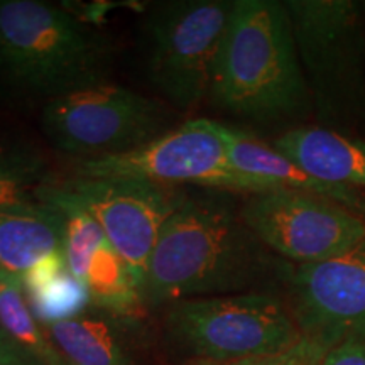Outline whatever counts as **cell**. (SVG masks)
Instances as JSON below:
<instances>
[{
  "label": "cell",
  "mask_w": 365,
  "mask_h": 365,
  "mask_svg": "<svg viewBox=\"0 0 365 365\" xmlns=\"http://www.w3.org/2000/svg\"><path fill=\"white\" fill-rule=\"evenodd\" d=\"M225 191H186L150 254L140 298L144 307L237 294L266 274L264 245Z\"/></svg>",
  "instance_id": "cell-1"
},
{
  "label": "cell",
  "mask_w": 365,
  "mask_h": 365,
  "mask_svg": "<svg viewBox=\"0 0 365 365\" xmlns=\"http://www.w3.org/2000/svg\"><path fill=\"white\" fill-rule=\"evenodd\" d=\"M208 100L254 122L294 120L313 110L284 2L235 0Z\"/></svg>",
  "instance_id": "cell-2"
},
{
  "label": "cell",
  "mask_w": 365,
  "mask_h": 365,
  "mask_svg": "<svg viewBox=\"0 0 365 365\" xmlns=\"http://www.w3.org/2000/svg\"><path fill=\"white\" fill-rule=\"evenodd\" d=\"M113 46L66 9L41 0H0V83L54 100L108 81Z\"/></svg>",
  "instance_id": "cell-3"
},
{
  "label": "cell",
  "mask_w": 365,
  "mask_h": 365,
  "mask_svg": "<svg viewBox=\"0 0 365 365\" xmlns=\"http://www.w3.org/2000/svg\"><path fill=\"white\" fill-rule=\"evenodd\" d=\"M298 56L319 127L365 125V26L354 0H287Z\"/></svg>",
  "instance_id": "cell-4"
},
{
  "label": "cell",
  "mask_w": 365,
  "mask_h": 365,
  "mask_svg": "<svg viewBox=\"0 0 365 365\" xmlns=\"http://www.w3.org/2000/svg\"><path fill=\"white\" fill-rule=\"evenodd\" d=\"M164 340L186 362H237L289 352L303 341L287 303L269 293L178 301L164 314Z\"/></svg>",
  "instance_id": "cell-5"
},
{
  "label": "cell",
  "mask_w": 365,
  "mask_h": 365,
  "mask_svg": "<svg viewBox=\"0 0 365 365\" xmlns=\"http://www.w3.org/2000/svg\"><path fill=\"white\" fill-rule=\"evenodd\" d=\"M234 2L171 0L143 22L145 73L168 103L191 112L208 98L213 66Z\"/></svg>",
  "instance_id": "cell-6"
},
{
  "label": "cell",
  "mask_w": 365,
  "mask_h": 365,
  "mask_svg": "<svg viewBox=\"0 0 365 365\" xmlns=\"http://www.w3.org/2000/svg\"><path fill=\"white\" fill-rule=\"evenodd\" d=\"M171 120L164 103L108 81L49 100L41 115L53 148L78 161L144 148L170 132Z\"/></svg>",
  "instance_id": "cell-7"
},
{
  "label": "cell",
  "mask_w": 365,
  "mask_h": 365,
  "mask_svg": "<svg viewBox=\"0 0 365 365\" xmlns=\"http://www.w3.org/2000/svg\"><path fill=\"white\" fill-rule=\"evenodd\" d=\"M73 173L81 178H122L225 193L255 195L277 190L235 170L220 124L208 118L185 122L132 153L76 161Z\"/></svg>",
  "instance_id": "cell-8"
},
{
  "label": "cell",
  "mask_w": 365,
  "mask_h": 365,
  "mask_svg": "<svg viewBox=\"0 0 365 365\" xmlns=\"http://www.w3.org/2000/svg\"><path fill=\"white\" fill-rule=\"evenodd\" d=\"M186 190L122 178H81L54 181L39 191L38 202L56 198L83 210L110 240L143 287L150 254Z\"/></svg>",
  "instance_id": "cell-9"
},
{
  "label": "cell",
  "mask_w": 365,
  "mask_h": 365,
  "mask_svg": "<svg viewBox=\"0 0 365 365\" xmlns=\"http://www.w3.org/2000/svg\"><path fill=\"white\" fill-rule=\"evenodd\" d=\"M240 217L264 247L296 266L331 261L365 239V218L286 188L247 195Z\"/></svg>",
  "instance_id": "cell-10"
},
{
  "label": "cell",
  "mask_w": 365,
  "mask_h": 365,
  "mask_svg": "<svg viewBox=\"0 0 365 365\" xmlns=\"http://www.w3.org/2000/svg\"><path fill=\"white\" fill-rule=\"evenodd\" d=\"M282 277L304 340L323 350L365 340V239L331 261L286 266Z\"/></svg>",
  "instance_id": "cell-11"
},
{
  "label": "cell",
  "mask_w": 365,
  "mask_h": 365,
  "mask_svg": "<svg viewBox=\"0 0 365 365\" xmlns=\"http://www.w3.org/2000/svg\"><path fill=\"white\" fill-rule=\"evenodd\" d=\"M41 203L56 207L65 217V252L68 269L85 282L95 307L113 317L140 318L144 303L130 267L83 210L56 198Z\"/></svg>",
  "instance_id": "cell-12"
},
{
  "label": "cell",
  "mask_w": 365,
  "mask_h": 365,
  "mask_svg": "<svg viewBox=\"0 0 365 365\" xmlns=\"http://www.w3.org/2000/svg\"><path fill=\"white\" fill-rule=\"evenodd\" d=\"M228 158L235 170L255 180L266 181L274 188H286L330 200L355 215L365 218V193L349 186L322 181L309 175L274 145L262 143L247 132L220 124Z\"/></svg>",
  "instance_id": "cell-13"
},
{
  "label": "cell",
  "mask_w": 365,
  "mask_h": 365,
  "mask_svg": "<svg viewBox=\"0 0 365 365\" xmlns=\"http://www.w3.org/2000/svg\"><path fill=\"white\" fill-rule=\"evenodd\" d=\"M272 145L318 180L365 190L364 140L318 125L287 130Z\"/></svg>",
  "instance_id": "cell-14"
},
{
  "label": "cell",
  "mask_w": 365,
  "mask_h": 365,
  "mask_svg": "<svg viewBox=\"0 0 365 365\" xmlns=\"http://www.w3.org/2000/svg\"><path fill=\"white\" fill-rule=\"evenodd\" d=\"M65 249V217L49 203L0 210V272L24 276L46 255Z\"/></svg>",
  "instance_id": "cell-15"
},
{
  "label": "cell",
  "mask_w": 365,
  "mask_h": 365,
  "mask_svg": "<svg viewBox=\"0 0 365 365\" xmlns=\"http://www.w3.org/2000/svg\"><path fill=\"white\" fill-rule=\"evenodd\" d=\"M22 282L27 304L41 327L78 318L91 304L88 287L68 269L63 250L36 262Z\"/></svg>",
  "instance_id": "cell-16"
},
{
  "label": "cell",
  "mask_w": 365,
  "mask_h": 365,
  "mask_svg": "<svg viewBox=\"0 0 365 365\" xmlns=\"http://www.w3.org/2000/svg\"><path fill=\"white\" fill-rule=\"evenodd\" d=\"M43 328L68 365H135L103 319L81 314Z\"/></svg>",
  "instance_id": "cell-17"
},
{
  "label": "cell",
  "mask_w": 365,
  "mask_h": 365,
  "mask_svg": "<svg viewBox=\"0 0 365 365\" xmlns=\"http://www.w3.org/2000/svg\"><path fill=\"white\" fill-rule=\"evenodd\" d=\"M54 181L51 164L36 145L0 137V210L38 203L39 191Z\"/></svg>",
  "instance_id": "cell-18"
},
{
  "label": "cell",
  "mask_w": 365,
  "mask_h": 365,
  "mask_svg": "<svg viewBox=\"0 0 365 365\" xmlns=\"http://www.w3.org/2000/svg\"><path fill=\"white\" fill-rule=\"evenodd\" d=\"M0 327L46 365H68L27 304L21 276L0 272Z\"/></svg>",
  "instance_id": "cell-19"
},
{
  "label": "cell",
  "mask_w": 365,
  "mask_h": 365,
  "mask_svg": "<svg viewBox=\"0 0 365 365\" xmlns=\"http://www.w3.org/2000/svg\"><path fill=\"white\" fill-rule=\"evenodd\" d=\"M323 355L325 350L303 339L289 352L269 355V357L237 360V362H185L182 365H323Z\"/></svg>",
  "instance_id": "cell-20"
},
{
  "label": "cell",
  "mask_w": 365,
  "mask_h": 365,
  "mask_svg": "<svg viewBox=\"0 0 365 365\" xmlns=\"http://www.w3.org/2000/svg\"><path fill=\"white\" fill-rule=\"evenodd\" d=\"M0 365H46L0 327Z\"/></svg>",
  "instance_id": "cell-21"
},
{
  "label": "cell",
  "mask_w": 365,
  "mask_h": 365,
  "mask_svg": "<svg viewBox=\"0 0 365 365\" xmlns=\"http://www.w3.org/2000/svg\"><path fill=\"white\" fill-rule=\"evenodd\" d=\"M323 365H365V340L344 341L325 350Z\"/></svg>",
  "instance_id": "cell-22"
},
{
  "label": "cell",
  "mask_w": 365,
  "mask_h": 365,
  "mask_svg": "<svg viewBox=\"0 0 365 365\" xmlns=\"http://www.w3.org/2000/svg\"><path fill=\"white\" fill-rule=\"evenodd\" d=\"M360 11H362V16H364V26H365V0H364V2H360Z\"/></svg>",
  "instance_id": "cell-23"
}]
</instances>
